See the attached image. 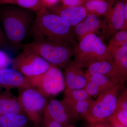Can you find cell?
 Returning a JSON list of instances; mask_svg holds the SVG:
<instances>
[{
	"instance_id": "obj_10",
	"label": "cell",
	"mask_w": 127,
	"mask_h": 127,
	"mask_svg": "<svg viewBox=\"0 0 127 127\" xmlns=\"http://www.w3.org/2000/svg\"><path fill=\"white\" fill-rule=\"evenodd\" d=\"M87 76L100 74L109 78L114 82L123 84L127 79V72L110 61H102L92 64L86 68Z\"/></svg>"
},
{
	"instance_id": "obj_32",
	"label": "cell",
	"mask_w": 127,
	"mask_h": 127,
	"mask_svg": "<svg viewBox=\"0 0 127 127\" xmlns=\"http://www.w3.org/2000/svg\"><path fill=\"white\" fill-rule=\"evenodd\" d=\"M59 0H43V7L48 8L58 4Z\"/></svg>"
},
{
	"instance_id": "obj_36",
	"label": "cell",
	"mask_w": 127,
	"mask_h": 127,
	"mask_svg": "<svg viewBox=\"0 0 127 127\" xmlns=\"http://www.w3.org/2000/svg\"><path fill=\"white\" fill-rule=\"evenodd\" d=\"M6 0H0V4H4Z\"/></svg>"
},
{
	"instance_id": "obj_28",
	"label": "cell",
	"mask_w": 127,
	"mask_h": 127,
	"mask_svg": "<svg viewBox=\"0 0 127 127\" xmlns=\"http://www.w3.org/2000/svg\"><path fill=\"white\" fill-rule=\"evenodd\" d=\"M10 58L4 51L0 49V70L8 67L11 64Z\"/></svg>"
},
{
	"instance_id": "obj_31",
	"label": "cell",
	"mask_w": 127,
	"mask_h": 127,
	"mask_svg": "<svg viewBox=\"0 0 127 127\" xmlns=\"http://www.w3.org/2000/svg\"><path fill=\"white\" fill-rule=\"evenodd\" d=\"M9 46L10 45L0 24V49Z\"/></svg>"
},
{
	"instance_id": "obj_14",
	"label": "cell",
	"mask_w": 127,
	"mask_h": 127,
	"mask_svg": "<svg viewBox=\"0 0 127 127\" xmlns=\"http://www.w3.org/2000/svg\"><path fill=\"white\" fill-rule=\"evenodd\" d=\"M102 25L99 17L88 13L86 18L73 29L75 38L79 41L89 34H96L102 28Z\"/></svg>"
},
{
	"instance_id": "obj_24",
	"label": "cell",
	"mask_w": 127,
	"mask_h": 127,
	"mask_svg": "<svg viewBox=\"0 0 127 127\" xmlns=\"http://www.w3.org/2000/svg\"><path fill=\"white\" fill-rule=\"evenodd\" d=\"M108 45L116 46H127V30L117 32L109 40Z\"/></svg>"
},
{
	"instance_id": "obj_20",
	"label": "cell",
	"mask_w": 127,
	"mask_h": 127,
	"mask_svg": "<svg viewBox=\"0 0 127 127\" xmlns=\"http://www.w3.org/2000/svg\"><path fill=\"white\" fill-rule=\"evenodd\" d=\"M83 6L88 13L100 17L105 16L112 5L105 0H87Z\"/></svg>"
},
{
	"instance_id": "obj_11",
	"label": "cell",
	"mask_w": 127,
	"mask_h": 127,
	"mask_svg": "<svg viewBox=\"0 0 127 127\" xmlns=\"http://www.w3.org/2000/svg\"><path fill=\"white\" fill-rule=\"evenodd\" d=\"M32 87L29 79L15 69L6 67L0 70V91Z\"/></svg>"
},
{
	"instance_id": "obj_16",
	"label": "cell",
	"mask_w": 127,
	"mask_h": 127,
	"mask_svg": "<svg viewBox=\"0 0 127 127\" xmlns=\"http://www.w3.org/2000/svg\"><path fill=\"white\" fill-rule=\"evenodd\" d=\"M0 111L1 115L8 114H25L18 96L13 95L10 90H5L0 93Z\"/></svg>"
},
{
	"instance_id": "obj_3",
	"label": "cell",
	"mask_w": 127,
	"mask_h": 127,
	"mask_svg": "<svg viewBox=\"0 0 127 127\" xmlns=\"http://www.w3.org/2000/svg\"><path fill=\"white\" fill-rule=\"evenodd\" d=\"M74 47L65 42L33 39L24 48L39 55L51 65L65 69L72 61Z\"/></svg>"
},
{
	"instance_id": "obj_18",
	"label": "cell",
	"mask_w": 127,
	"mask_h": 127,
	"mask_svg": "<svg viewBox=\"0 0 127 127\" xmlns=\"http://www.w3.org/2000/svg\"><path fill=\"white\" fill-rule=\"evenodd\" d=\"M30 122L24 114H8L0 116V127H29Z\"/></svg>"
},
{
	"instance_id": "obj_30",
	"label": "cell",
	"mask_w": 127,
	"mask_h": 127,
	"mask_svg": "<svg viewBox=\"0 0 127 127\" xmlns=\"http://www.w3.org/2000/svg\"><path fill=\"white\" fill-rule=\"evenodd\" d=\"M62 4L70 7L82 6L87 0H61Z\"/></svg>"
},
{
	"instance_id": "obj_2",
	"label": "cell",
	"mask_w": 127,
	"mask_h": 127,
	"mask_svg": "<svg viewBox=\"0 0 127 127\" xmlns=\"http://www.w3.org/2000/svg\"><path fill=\"white\" fill-rule=\"evenodd\" d=\"M31 31L33 39L46 40L76 45L72 27L61 17L42 7L36 13Z\"/></svg>"
},
{
	"instance_id": "obj_19",
	"label": "cell",
	"mask_w": 127,
	"mask_h": 127,
	"mask_svg": "<svg viewBox=\"0 0 127 127\" xmlns=\"http://www.w3.org/2000/svg\"><path fill=\"white\" fill-rule=\"evenodd\" d=\"M107 47L112 62L127 72V46H116L108 45Z\"/></svg>"
},
{
	"instance_id": "obj_5",
	"label": "cell",
	"mask_w": 127,
	"mask_h": 127,
	"mask_svg": "<svg viewBox=\"0 0 127 127\" xmlns=\"http://www.w3.org/2000/svg\"><path fill=\"white\" fill-rule=\"evenodd\" d=\"M122 84L118 83L98 96L84 118L90 124L108 121L117 109V101Z\"/></svg>"
},
{
	"instance_id": "obj_29",
	"label": "cell",
	"mask_w": 127,
	"mask_h": 127,
	"mask_svg": "<svg viewBox=\"0 0 127 127\" xmlns=\"http://www.w3.org/2000/svg\"><path fill=\"white\" fill-rule=\"evenodd\" d=\"M42 127H63L59 123L52 120L45 114H43L41 120Z\"/></svg>"
},
{
	"instance_id": "obj_17",
	"label": "cell",
	"mask_w": 127,
	"mask_h": 127,
	"mask_svg": "<svg viewBox=\"0 0 127 127\" xmlns=\"http://www.w3.org/2000/svg\"><path fill=\"white\" fill-rule=\"evenodd\" d=\"M94 100L89 98L75 102L62 101L71 120L84 118L91 108Z\"/></svg>"
},
{
	"instance_id": "obj_25",
	"label": "cell",
	"mask_w": 127,
	"mask_h": 127,
	"mask_svg": "<svg viewBox=\"0 0 127 127\" xmlns=\"http://www.w3.org/2000/svg\"><path fill=\"white\" fill-rule=\"evenodd\" d=\"M109 120H113L127 127V109L117 108Z\"/></svg>"
},
{
	"instance_id": "obj_34",
	"label": "cell",
	"mask_w": 127,
	"mask_h": 127,
	"mask_svg": "<svg viewBox=\"0 0 127 127\" xmlns=\"http://www.w3.org/2000/svg\"><path fill=\"white\" fill-rule=\"evenodd\" d=\"M97 123L98 124L99 127H112L108 121L100 122Z\"/></svg>"
},
{
	"instance_id": "obj_12",
	"label": "cell",
	"mask_w": 127,
	"mask_h": 127,
	"mask_svg": "<svg viewBox=\"0 0 127 127\" xmlns=\"http://www.w3.org/2000/svg\"><path fill=\"white\" fill-rule=\"evenodd\" d=\"M46 8L51 13L63 18L72 27L83 21L88 14L83 6L70 7L57 4Z\"/></svg>"
},
{
	"instance_id": "obj_9",
	"label": "cell",
	"mask_w": 127,
	"mask_h": 127,
	"mask_svg": "<svg viewBox=\"0 0 127 127\" xmlns=\"http://www.w3.org/2000/svg\"><path fill=\"white\" fill-rule=\"evenodd\" d=\"M124 0H118L112 6L105 16L102 28L106 38L108 41L117 32L127 30L124 11Z\"/></svg>"
},
{
	"instance_id": "obj_39",
	"label": "cell",
	"mask_w": 127,
	"mask_h": 127,
	"mask_svg": "<svg viewBox=\"0 0 127 127\" xmlns=\"http://www.w3.org/2000/svg\"><path fill=\"white\" fill-rule=\"evenodd\" d=\"M35 127H39V125H37V126H35Z\"/></svg>"
},
{
	"instance_id": "obj_40",
	"label": "cell",
	"mask_w": 127,
	"mask_h": 127,
	"mask_svg": "<svg viewBox=\"0 0 127 127\" xmlns=\"http://www.w3.org/2000/svg\"><path fill=\"white\" fill-rule=\"evenodd\" d=\"M1 113L0 111V116H1Z\"/></svg>"
},
{
	"instance_id": "obj_6",
	"label": "cell",
	"mask_w": 127,
	"mask_h": 127,
	"mask_svg": "<svg viewBox=\"0 0 127 127\" xmlns=\"http://www.w3.org/2000/svg\"><path fill=\"white\" fill-rule=\"evenodd\" d=\"M28 79L32 87L46 97L58 95L65 88L64 74L56 66L52 65L45 72Z\"/></svg>"
},
{
	"instance_id": "obj_1",
	"label": "cell",
	"mask_w": 127,
	"mask_h": 127,
	"mask_svg": "<svg viewBox=\"0 0 127 127\" xmlns=\"http://www.w3.org/2000/svg\"><path fill=\"white\" fill-rule=\"evenodd\" d=\"M0 7V24L10 46L24 48L22 42L31 28L35 12L10 4Z\"/></svg>"
},
{
	"instance_id": "obj_33",
	"label": "cell",
	"mask_w": 127,
	"mask_h": 127,
	"mask_svg": "<svg viewBox=\"0 0 127 127\" xmlns=\"http://www.w3.org/2000/svg\"><path fill=\"white\" fill-rule=\"evenodd\" d=\"M108 121L112 127H127L113 120H109Z\"/></svg>"
},
{
	"instance_id": "obj_27",
	"label": "cell",
	"mask_w": 127,
	"mask_h": 127,
	"mask_svg": "<svg viewBox=\"0 0 127 127\" xmlns=\"http://www.w3.org/2000/svg\"><path fill=\"white\" fill-rule=\"evenodd\" d=\"M121 91L118 97L117 108L127 109V89L125 88Z\"/></svg>"
},
{
	"instance_id": "obj_26",
	"label": "cell",
	"mask_w": 127,
	"mask_h": 127,
	"mask_svg": "<svg viewBox=\"0 0 127 127\" xmlns=\"http://www.w3.org/2000/svg\"><path fill=\"white\" fill-rule=\"evenodd\" d=\"M84 89L89 95L92 97H97L99 94L105 91L98 87L93 82L89 81L88 80Z\"/></svg>"
},
{
	"instance_id": "obj_8",
	"label": "cell",
	"mask_w": 127,
	"mask_h": 127,
	"mask_svg": "<svg viewBox=\"0 0 127 127\" xmlns=\"http://www.w3.org/2000/svg\"><path fill=\"white\" fill-rule=\"evenodd\" d=\"M11 65V68L28 78L42 74L52 65L39 55L25 48L12 60Z\"/></svg>"
},
{
	"instance_id": "obj_35",
	"label": "cell",
	"mask_w": 127,
	"mask_h": 127,
	"mask_svg": "<svg viewBox=\"0 0 127 127\" xmlns=\"http://www.w3.org/2000/svg\"><path fill=\"white\" fill-rule=\"evenodd\" d=\"M91 127H99L98 124L97 123H95L91 124Z\"/></svg>"
},
{
	"instance_id": "obj_4",
	"label": "cell",
	"mask_w": 127,
	"mask_h": 127,
	"mask_svg": "<svg viewBox=\"0 0 127 127\" xmlns=\"http://www.w3.org/2000/svg\"><path fill=\"white\" fill-rule=\"evenodd\" d=\"M71 63L80 68H87L92 64L102 61H112L111 55L102 39L96 34L88 35L74 47Z\"/></svg>"
},
{
	"instance_id": "obj_13",
	"label": "cell",
	"mask_w": 127,
	"mask_h": 127,
	"mask_svg": "<svg viewBox=\"0 0 127 127\" xmlns=\"http://www.w3.org/2000/svg\"><path fill=\"white\" fill-rule=\"evenodd\" d=\"M64 74L65 83V90L84 88L88 81L87 76L82 68L75 66L71 63L64 69Z\"/></svg>"
},
{
	"instance_id": "obj_23",
	"label": "cell",
	"mask_w": 127,
	"mask_h": 127,
	"mask_svg": "<svg viewBox=\"0 0 127 127\" xmlns=\"http://www.w3.org/2000/svg\"><path fill=\"white\" fill-rule=\"evenodd\" d=\"M87 76L89 81L93 82L104 90L112 87L118 84L109 78L100 74H94Z\"/></svg>"
},
{
	"instance_id": "obj_15",
	"label": "cell",
	"mask_w": 127,
	"mask_h": 127,
	"mask_svg": "<svg viewBox=\"0 0 127 127\" xmlns=\"http://www.w3.org/2000/svg\"><path fill=\"white\" fill-rule=\"evenodd\" d=\"M43 114L63 127L69 124L72 120L61 101L56 99H51L48 102Z\"/></svg>"
},
{
	"instance_id": "obj_7",
	"label": "cell",
	"mask_w": 127,
	"mask_h": 127,
	"mask_svg": "<svg viewBox=\"0 0 127 127\" xmlns=\"http://www.w3.org/2000/svg\"><path fill=\"white\" fill-rule=\"evenodd\" d=\"M18 97L25 115L35 126L41 121L47 98L33 88L19 89Z\"/></svg>"
},
{
	"instance_id": "obj_22",
	"label": "cell",
	"mask_w": 127,
	"mask_h": 127,
	"mask_svg": "<svg viewBox=\"0 0 127 127\" xmlns=\"http://www.w3.org/2000/svg\"><path fill=\"white\" fill-rule=\"evenodd\" d=\"M4 4L16 5L35 13L43 7V0H7Z\"/></svg>"
},
{
	"instance_id": "obj_21",
	"label": "cell",
	"mask_w": 127,
	"mask_h": 127,
	"mask_svg": "<svg viewBox=\"0 0 127 127\" xmlns=\"http://www.w3.org/2000/svg\"><path fill=\"white\" fill-rule=\"evenodd\" d=\"M92 98L85 89L65 90L62 101L68 102H75Z\"/></svg>"
},
{
	"instance_id": "obj_37",
	"label": "cell",
	"mask_w": 127,
	"mask_h": 127,
	"mask_svg": "<svg viewBox=\"0 0 127 127\" xmlns=\"http://www.w3.org/2000/svg\"><path fill=\"white\" fill-rule=\"evenodd\" d=\"M63 127H74V126H72V125H66V126H64Z\"/></svg>"
},
{
	"instance_id": "obj_38",
	"label": "cell",
	"mask_w": 127,
	"mask_h": 127,
	"mask_svg": "<svg viewBox=\"0 0 127 127\" xmlns=\"http://www.w3.org/2000/svg\"><path fill=\"white\" fill-rule=\"evenodd\" d=\"M109 0V1H112V0Z\"/></svg>"
}]
</instances>
